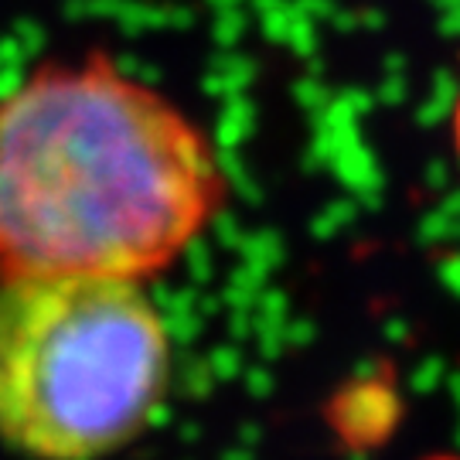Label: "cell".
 <instances>
[{"label":"cell","instance_id":"obj_3","mask_svg":"<svg viewBox=\"0 0 460 460\" xmlns=\"http://www.w3.org/2000/svg\"><path fill=\"white\" fill-rule=\"evenodd\" d=\"M447 133H450V154H454L460 171V58L457 75H454V96H450V110H447Z\"/></svg>","mask_w":460,"mask_h":460},{"label":"cell","instance_id":"obj_1","mask_svg":"<svg viewBox=\"0 0 460 460\" xmlns=\"http://www.w3.org/2000/svg\"><path fill=\"white\" fill-rule=\"evenodd\" d=\"M229 198L208 130L102 58L31 68L0 96V279H144L174 266Z\"/></svg>","mask_w":460,"mask_h":460},{"label":"cell","instance_id":"obj_4","mask_svg":"<svg viewBox=\"0 0 460 460\" xmlns=\"http://www.w3.org/2000/svg\"><path fill=\"white\" fill-rule=\"evenodd\" d=\"M437 460H460V457H437Z\"/></svg>","mask_w":460,"mask_h":460},{"label":"cell","instance_id":"obj_2","mask_svg":"<svg viewBox=\"0 0 460 460\" xmlns=\"http://www.w3.org/2000/svg\"><path fill=\"white\" fill-rule=\"evenodd\" d=\"M171 334L137 279H0V440L34 460L130 444L167 393Z\"/></svg>","mask_w":460,"mask_h":460}]
</instances>
